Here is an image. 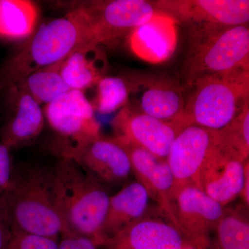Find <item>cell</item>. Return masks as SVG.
Instances as JSON below:
<instances>
[{"label": "cell", "instance_id": "obj_24", "mask_svg": "<svg viewBox=\"0 0 249 249\" xmlns=\"http://www.w3.org/2000/svg\"><path fill=\"white\" fill-rule=\"evenodd\" d=\"M131 85L125 76L103 77L96 85L91 106L94 111L107 114L121 109L129 102Z\"/></svg>", "mask_w": 249, "mask_h": 249}, {"label": "cell", "instance_id": "obj_19", "mask_svg": "<svg viewBox=\"0 0 249 249\" xmlns=\"http://www.w3.org/2000/svg\"><path fill=\"white\" fill-rule=\"evenodd\" d=\"M150 196L137 181L124 185L110 196L101 232L103 247L147 214Z\"/></svg>", "mask_w": 249, "mask_h": 249}, {"label": "cell", "instance_id": "obj_23", "mask_svg": "<svg viewBox=\"0 0 249 249\" xmlns=\"http://www.w3.org/2000/svg\"><path fill=\"white\" fill-rule=\"evenodd\" d=\"M60 63L33 72L17 85H20L40 106H46L71 90L60 74Z\"/></svg>", "mask_w": 249, "mask_h": 249}, {"label": "cell", "instance_id": "obj_4", "mask_svg": "<svg viewBox=\"0 0 249 249\" xmlns=\"http://www.w3.org/2000/svg\"><path fill=\"white\" fill-rule=\"evenodd\" d=\"M183 68L185 84L191 88L204 77L249 70V24L240 26L193 24Z\"/></svg>", "mask_w": 249, "mask_h": 249}, {"label": "cell", "instance_id": "obj_16", "mask_svg": "<svg viewBox=\"0 0 249 249\" xmlns=\"http://www.w3.org/2000/svg\"><path fill=\"white\" fill-rule=\"evenodd\" d=\"M74 160L105 186L121 184L132 173L127 150L114 137L101 136L87 145Z\"/></svg>", "mask_w": 249, "mask_h": 249}, {"label": "cell", "instance_id": "obj_10", "mask_svg": "<svg viewBox=\"0 0 249 249\" xmlns=\"http://www.w3.org/2000/svg\"><path fill=\"white\" fill-rule=\"evenodd\" d=\"M131 85V94L135 96L139 111L181 128L185 98L178 80L170 77L129 72L125 75Z\"/></svg>", "mask_w": 249, "mask_h": 249}, {"label": "cell", "instance_id": "obj_27", "mask_svg": "<svg viewBox=\"0 0 249 249\" xmlns=\"http://www.w3.org/2000/svg\"><path fill=\"white\" fill-rule=\"evenodd\" d=\"M101 247L93 239L71 232H62L58 243V249H100Z\"/></svg>", "mask_w": 249, "mask_h": 249}, {"label": "cell", "instance_id": "obj_26", "mask_svg": "<svg viewBox=\"0 0 249 249\" xmlns=\"http://www.w3.org/2000/svg\"><path fill=\"white\" fill-rule=\"evenodd\" d=\"M59 240L24 232H13L4 249H58Z\"/></svg>", "mask_w": 249, "mask_h": 249}, {"label": "cell", "instance_id": "obj_2", "mask_svg": "<svg viewBox=\"0 0 249 249\" xmlns=\"http://www.w3.org/2000/svg\"><path fill=\"white\" fill-rule=\"evenodd\" d=\"M88 45H95L89 18L78 6L63 17L42 24L27 39L8 62L6 83L9 86L19 84L33 72L59 63Z\"/></svg>", "mask_w": 249, "mask_h": 249}, {"label": "cell", "instance_id": "obj_31", "mask_svg": "<svg viewBox=\"0 0 249 249\" xmlns=\"http://www.w3.org/2000/svg\"><path fill=\"white\" fill-rule=\"evenodd\" d=\"M186 249H197L195 248V247H188V248H187Z\"/></svg>", "mask_w": 249, "mask_h": 249}, {"label": "cell", "instance_id": "obj_17", "mask_svg": "<svg viewBox=\"0 0 249 249\" xmlns=\"http://www.w3.org/2000/svg\"><path fill=\"white\" fill-rule=\"evenodd\" d=\"M190 247L171 220L147 214L106 246L110 249H186Z\"/></svg>", "mask_w": 249, "mask_h": 249}, {"label": "cell", "instance_id": "obj_14", "mask_svg": "<svg viewBox=\"0 0 249 249\" xmlns=\"http://www.w3.org/2000/svg\"><path fill=\"white\" fill-rule=\"evenodd\" d=\"M121 143L127 150L132 173L137 181L146 190L150 199L159 204L162 212L176 226L173 209L175 181L167 160L137 145Z\"/></svg>", "mask_w": 249, "mask_h": 249}, {"label": "cell", "instance_id": "obj_3", "mask_svg": "<svg viewBox=\"0 0 249 249\" xmlns=\"http://www.w3.org/2000/svg\"><path fill=\"white\" fill-rule=\"evenodd\" d=\"M54 173L64 232L87 236L103 247L101 232L110 199L107 188L74 160H59Z\"/></svg>", "mask_w": 249, "mask_h": 249}, {"label": "cell", "instance_id": "obj_6", "mask_svg": "<svg viewBox=\"0 0 249 249\" xmlns=\"http://www.w3.org/2000/svg\"><path fill=\"white\" fill-rule=\"evenodd\" d=\"M43 111L54 134L52 149L60 160H74L101 136L95 111L83 91L70 90L46 105Z\"/></svg>", "mask_w": 249, "mask_h": 249}, {"label": "cell", "instance_id": "obj_7", "mask_svg": "<svg viewBox=\"0 0 249 249\" xmlns=\"http://www.w3.org/2000/svg\"><path fill=\"white\" fill-rule=\"evenodd\" d=\"M78 6L88 15L93 43L99 46L129 34L160 12L154 2L144 0L90 1Z\"/></svg>", "mask_w": 249, "mask_h": 249}, {"label": "cell", "instance_id": "obj_21", "mask_svg": "<svg viewBox=\"0 0 249 249\" xmlns=\"http://www.w3.org/2000/svg\"><path fill=\"white\" fill-rule=\"evenodd\" d=\"M39 11L29 0H0V37L11 40L29 38L36 30Z\"/></svg>", "mask_w": 249, "mask_h": 249}, {"label": "cell", "instance_id": "obj_20", "mask_svg": "<svg viewBox=\"0 0 249 249\" xmlns=\"http://www.w3.org/2000/svg\"><path fill=\"white\" fill-rule=\"evenodd\" d=\"M98 45L77 49L60 63V74L70 89L84 90L97 85L107 71L106 55Z\"/></svg>", "mask_w": 249, "mask_h": 249}, {"label": "cell", "instance_id": "obj_12", "mask_svg": "<svg viewBox=\"0 0 249 249\" xmlns=\"http://www.w3.org/2000/svg\"><path fill=\"white\" fill-rule=\"evenodd\" d=\"M156 9L175 21L193 24L240 26L249 22L248 0H161Z\"/></svg>", "mask_w": 249, "mask_h": 249}, {"label": "cell", "instance_id": "obj_30", "mask_svg": "<svg viewBox=\"0 0 249 249\" xmlns=\"http://www.w3.org/2000/svg\"><path fill=\"white\" fill-rule=\"evenodd\" d=\"M249 165L246 170L245 181H244L243 187L240 196L243 201L244 205L249 207Z\"/></svg>", "mask_w": 249, "mask_h": 249}, {"label": "cell", "instance_id": "obj_5", "mask_svg": "<svg viewBox=\"0 0 249 249\" xmlns=\"http://www.w3.org/2000/svg\"><path fill=\"white\" fill-rule=\"evenodd\" d=\"M191 88L183 108L184 127L196 124L219 130L249 103V70L204 77Z\"/></svg>", "mask_w": 249, "mask_h": 249}, {"label": "cell", "instance_id": "obj_25", "mask_svg": "<svg viewBox=\"0 0 249 249\" xmlns=\"http://www.w3.org/2000/svg\"><path fill=\"white\" fill-rule=\"evenodd\" d=\"M219 146L246 161L249 155V103L235 119L217 131Z\"/></svg>", "mask_w": 249, "mask_h": 249}, {"label": "cell", "instance_id": "obj_9", "mask_svg": "<svg viewBox=\"0 0 249 249\" xmlns=\"http://www.w3.org/2000/svg\"><path fill=\"white\" fill-rule=\"evenodd\" d=\"M114 138L124 144L145 149L166 160L178 132L182 129L142 113L129 102L121 108L111 121Z\"/></svg>", "mask_w": 249, "mask_h": 249}, {"label": "cell", "instance_id": "obj_29", "mask_svg": "<svg viewBox=\"0 0 249 249\" xmlns=\"http://www.w3.org/2000/svg\"><path fill=\"white\" fill-rule=\"evenodd\" d=\"M12 235V231L0 206V249H5Z\"/></svg>", "mask_w": 249, "mask_h": 249}, {"label": "cell", "instance_id": "obj_8", "mask_svg": "<svg viewBox=\"0 0 249 249\" xmlns=\"http://www.w3.org/2000/svg\"><path fill=\"white\" fill-rule=\"evenodd\" d=\"M173 209L175 224L192 247L207 249L210 235L214 231L225 207L194 184L175 192Z\"/></svg>", "mask_w": 249, "mask_h": 249}, {"label": "cell", "instance_id": "obj_22", "mask_svg": "<svg viewBox=\"0 0 249 249\" xmlns=\"http://www.w3.org/2000/svg\"><path fill=\"white\" fill-rule=\"evenodd\" d=\"M249 207L242 204L225 209L214 230L215 237L210 249H249ZM207 248V249H208Z\"/></svg>", "mask_w": 249, "mask_h": 249}, {"label": "cell", "instance_id": "obj_28", "mask_svg": "<svg viewBox=\"0 0 249 249\" xmlns=\"http://www.w3.org/2000/svg\"><path fill=\"white\" fill-rule=\"evenodd\" d=\"M11 150L0 142V196L9 188L14 173Z\"/></svg>", "mask_w": 249, "mask_h": 249}, {"label": "cell", "instance_id": "obj_13", "mask_svg": "<svg viewBox=\"0 0 249 249\" xmlns=\"http://www.w3.org/2000/svg\"><path fill=\"white\" fill-rule=\"evenodd\" d=\"M216 144L215 130L191 124L178 132L166 158L175 178V191L194 184L201 165Z\"/></svg>", "mask_w": 249, "mask_h": 249}, {"label": "cell", "instance_id": "obj_18", "mask_svg": "<svg viewBox=\"0 0 249 249\" xmlns=\"http://www.w3.org/2000/svg\"><path fill=\"white\" fill-rule=\"evenodd\" d=\"M177 38L176 21L160 11L148 22L129 33V44L139 58L157 64L173 55Z\"/></svg>", "mask_w": 249, "mask_h": 249}, {"label": "cell", "instance_id": "obj_1", "mask_svg": "<svg viewBox=\"0 0 249 249\" xmlns=\"http://www.w3.org/2000/svg\"><path fill=\"white\" fill-rule=\"evenodd\" d=\"M0 206L13 232L59 240L65 231L59 210L53 168L29 165L14 170Z\"/></svg>", "mask_w": 249, "mask_h": 249}, {"label": "cell", "instance_id": "obj_11", "mask_svg": "<svg viewBox=\"0 0 249 249\" xmlns=\"http://www.w3.org/2000/svg\"><path fill=\"white\" fill-rule=\"evenodd\" d=\"M249 160L244 161L219 146L209 152L194 185L225 207L240 196Z\"/></svg>", "mask_w": 249, "mask_h": 249}, {"label": "cell", "instance_id": "obj_15", "mask_svg": "<svg viewBox=\"0 0 249 249\" xmlns=\"http://www.w3.org/2000/svg\"><path fill=\"white\" fill-rule=\"evenodd\" d=\"M11 113L1 131V143L10 150L33 143L45 127L43 109L20 85L10 86Z\"/></svg>", "mask_w": 249, "mask_h": 249}]
</instances>
